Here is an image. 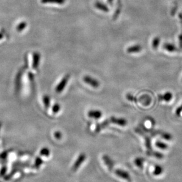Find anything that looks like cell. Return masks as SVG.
I'll return each mask as SVG.
<instances>
[{
	"mask_svg": "<svg viewBox=\"0 0 182 182\" xmlns=\"http://www.w3.org/2000/svg\"><path fill=\"white\" fill-rule=\"evenodd\" d=\"M83 81L87 84L91 85L92 87L94 88H97L100 86V82L98 80L92 78L89 76H85L83 77Z\"/></svg>",
	"mask_w": 182,
	"mask_h": 182,
	"instance_id": "277c9868",
	"label": "cell"
},
{
	"mask_svg": "<svg viewBox=\"0 0 182 182\" xmlns=\"http://www.w3.org/2000/svg\"><path fill=\"white\" fill-rule=\"evenodd\" d=\"M95 6L96 8H97L98 9H100L102 11H104V12L109 11V9L108 8V7L106 5H105L104 4L100 2H96L95 4Z\"/></svg>",
	"mask_w": 182,
	"mask_h": 182,
	"instance_id": "30bf717a",
	"label": "cell"
},
{
	"mask_svg": "<svg viewBox=\"0 0 182 182\" xmlns=\"http://www.w3.org/2000/svg\"><path fill=\"white\" fill-rule=\"evenodd\" d=\"M22 71H20L18 72V75L16 77V89L17 91H18L20 88V85H21V76H22Z\"/></svg>",
	"mask_w": 182,
	"mask_h": 182,
	"instance_id": "7c38bea8",
	"label": "cell"
},
{
	"mask_svg": "<svg viewBox=\"0 0 182 182\" xmlns=\"http://www.w3.org/2000/svg\"><path fill=\"white\" fill-rule=\"evenodd\" d=\"M141 100H143L141 101V102L143 104H146V105H147L150 104V101H151V99L147 96H142L141 98Z\"/></svg>",
	"mask_w": 182,
	"mask_h": 182,
	"instance_id": "d6986e66",
	"label": "cell"
},
{
	"mask_svg": "<svg viewBox=\"0 0 182 182\" xmlns=\"http://www.w3.org/2000/svg\"><path fill=\"white\" fill-rule=\"evenodd\" d=\"M112 1H113V0H108V3L111 4L112 3Z\"/></svg>",
	"mask_w": 182,
	"mask_h": 182,
	"instance_id": "f1b7e54d",
	"label": "cell"
},
{
	"mask_svg": "<svg viewBox=\"0 0 182 182\" xmlns=\"http://www.w3.org/2000/svg\"><path fill=\"white\" fill-rule=\"evenodd\" d=\"M50 155V149L47 147L43 148L40 151V155L45 156V157H49Z\"/></svg>",
	"mask_w": 182,
	"mask_h": 182,
	"instance_id": "4fadbf2b",
	"label": "cell"
},
{
	"mask_svg": "<svg viewBox=\"0 0 182 182\" xmlns=\"http://www.w3.org/2000/svg\"><path fill=\"white\" fill-rule=\"evenodd\" d=\"M172 98V95L169 92L166 93V94H164L163 96H159L160 100L163 99L166 101H169V100H170Z\"/></svg>",
	"mask_w": 182,
	"mask_h": 182,
	"instance_id": "5bb4252c",
	"label": "cell"
},
{
	"mask_svg": "<svg viewBox=\"0 0 182 182\" xmlns=\"http://www.w3.org/2000/svg\"><path fill=\"white\" fill-rule=\"evenodd\" d=\"M69 78H70V75H66L64 76V78H62V79L61 80V81L59 82V83L56 87L55 91H56V93H61L62 91H64V88L66 87V84L68 82Z\"/></svg>",
	"mask_w": 182,
	"mask_h": 182,
	"instance_id": "7a4b0ae2",
	"label": "cell"
},
{
	"mask_svg": "<svg viewBox=\"0 0 182 182\" xmlns=\"http://www.w3.org/2000/svg\"><path fill=\"white\" fill-rule=\"evenodd\" d=\"M182 111V107H180V108H179L177 110V111H176V114H177V115H180V112Z\"/></svg>",
	"mask_w": 182,
	"mask_h": 182,
	"instance_id": "83f0119b",
	"label": "cell"
},
{
	"mask_svg": "<svg viewBox=\"0 0 182 182\" xmlns=\"http://www.w3.org/2000/svg\"><path fill=\"white\" fill-rule=\"evenodd\" d=\"M43 102L45 104L46 108H48L50 107V97L47 95H45L43 98Z\"/></svg>",
	"mask_w": 182,
	"mask_h": 182,
	"instance_id": "9a60e30c",
	"label": "cell"
},
{
	"mask_svg": "<svg viewBox=\"0 0 182 182\" xmlns=\"http://www.w3.org/2000/svg\"><path fill=\"white\" fill-rule=\"evenodd\" d=\"M135 163L137 166V167H141L143 163V160L141 158H136L135 160Z\"/></svg>",
	"mask_w": 182,
	"mask_h": 182,
	"instance_id": "ffe728a7",
	"label": "cell"
},
{
	"mask_svg": "<svg viewBox=\"0 0 182 182\" xmlns=\"http://www.w3.org/2000/svg\"><path fill=\"white\" fill-rule=\"evenodd\" d=\"M26 27H27V23L24 22V21L21 22L17 26V30L18 31V32L22 31Z\"/></svg>",
	"mask_w": 182,
	"mask_h": 182,
	"instance_id": "2e32d148",
	"label": "cell"
},
{
	"mask_svg": "<svg viewBox=\"0 0 182 182\" xmlns=\"http://www.w3.org/2000/svg\"><path fill=\"white\" fill-rule=\"evenodd\" d=\"M162 167L160 166H156L155 167V172H154L155 174L158 175L162 173Z\"/></svg>",
	"mask_w": 182,
	"mask_h": 182,
	"instance_id": "603a6c76",
	"label": "cell"
},
{
	"mask_svg": "<svg viewBox=\"0 0 182 182\" xmlns=\"http://www.w3.org/2000/svg\"><path fill=\"white\" fill-rule=\"evenodd\" d=\"M3 36H3V35H2V33H0V40L2 38V37H3Z\"/></svg>",
	"mask_w": 182,
	"mask_h": 182,
	"instance_id": "f546056e",
	"label": "cell"
},
{
	"mask_svg": "<svg viewBox=\"0 0 182 182\" xmlns=\"http://www.w3.org/2000/svg\"><path fill=\"white\" fill-rule=\"evenodd\" d=\"M42 163H43V160L41 158V157H37L35 163V167L36 169H38Z\"/></svg>",
	"mask_w": 182,
	"mask_h": 182,
	"instance_id": "e0dca14e",
	"label": "cell"
},
{
	"mask_svg": "<svg viewBox=\"0 0 182 182\" xmlns=\"http://www.w3.org/2000/svg\"><path fill=\"white\" fill-rule=\"evenodd\" d=\"M159 43H160L159 38L155 37L153 41V48L155 49H156L157 47L159 45Z\"/></svg>",
	"mask_w": 182,
	"mask_h": 182,
	"instance_id": "44dd1931",
	"label": "cell"
},
{
	"mask_svg": "<svg viewBox=\"0 0 182 182\" xmlns=\"http://www.w3.org/2000/svg\"><path fill=\"white\" fill-rule=\"evenodd\" d=\"M87 157L86 155H85V153H81L78 155V158H76V160H75V163H73L72 167V172L75 173L76 172H77V170L81 167V165H82L84 162L86 160Z\"/></svg>",
	"mask_w": 182,
	"mask_h": 182,
	"instance_id": "6da1fadb",
	"label": "cell"
},
{
	"mask_svg": "<svg viewBox=\"0 0 182 182\" xmlns=\"http://www.w3.org/2000/svg\"><path fill=\"white\" fill-rule=\"evenodd\" d=\"M156 145L161 148H165L166 147V146L164 144H163L162 143H160V142H157L156 143Z\"/></svg>",
	"mask_w": 182,
	"mask_h": 182,
	"instance_id": "4316f807",
	"label": "cell"
},
{
	"mask_svg": "<svg viewBox=\"0 0 182 182\" xmlns=\"http://www.w3.org/2000/svg\"><path fill=\"white\" fill-rule=\"evenodd\" d=\"M60 109V105H59V104H55V105H53V108H52V111H53L55 114H56V113H57L58 112H59Z\"/></svg>",
	"mask_w": 182,
	"mask_h": 182,
	"instance_id": "7402d4cb",
	"label": "cell"
},
{
	"mask_svg": "<svg viewBox=\"0 0 182 182\" xmlns=\"http://www.w3.org/2000/svg\"><path fill=\"white\" fill-rule=\"evenodd\" d=\"M66 0H41L42 3L47 4V3H55L58 4H64Z\"/></svg>",
	"mask_w": 182,
	"mask_h": 182,
	"instance_id": "8fae6325",
	"label": "cell"
},
{
	"mask_svg": "<svg viewBox=\"0 0 182 182\" xmlns=\"http://www.w3.org/2000/svg\"><path fill=\"white\" fill-rule=\"evenodd\" d=\"M40 60V54L38 52H35L33 54V69H37L38 67Z\"/></svg>",
	"mask_w": 182,
	"mask_h": 182,
	"instance_id": "52a82bcc",
	"label": "cell"
},
{
	"mask_svg": "<svg viewBox=\"0 0 182 182\" xmlns=\"http://www.w3.org/2000/svg\"><path fill=\"white\" fill-rule=\"evenodd\" d=\"M6 172H7V167L4 166L0 170V177L5 176Z\"/></svg>",
	"mask_w": 182,
	"mask_h": 182,
	"instance_id": "484cf974",
	"label": "cell"
},
{
	"mask_svg": "<svg viewBox=\"0 0 182 182\" xmlns=\"http://www.w3.org/2000/svg\"><path fill=\"white\" fill-rule=\"evenodd\" d=\"M102 160L105 164L108 167L109 171H111L114 167V164L113 160L111 159V158L108 155H104L102 156Z\"/></svg>",
	"mask_w": 182,
	"mask_h": 182,
	"instance_id": "8992f818",
	"label": "cell"
},
{
	"mask_svg": "<svg viewBox=\"0 0 182 182\" xmlns=\"http://www.w3.org/2000/svg\"><path fill=\"white\" fill-rule=\"evenodd\" d=\"M88 117L92 118L97 119L100 118L102 115V112L98 110H91L89 111L88 113Z\"/></svg>",
	"mask_w": 182,
	"mask_h": 182,
	"instance_id": "ba28073f",
	"label": "cell"
},
{
	"mask_svg": "<svg viewBox=\"0 0 182 182\" xmlns=\"http://www.w3.org/2000/svg\"><path fill=\"white\" fill-rule=\"evenodd\" d=\"M164 48L169 52H173L176 50V47L174 46L170 45V44H165L164 45Z\"/></svg>",
	"mask_w": 182,
	"mask_h": 182,
	"instance_id": "ac0fdd59",
	"label": "cell"
},
{
	"mask_svg": "<svg viewBox=\"0 0 182 182\" xmlns=\"http://www.w3.org/2000/svg\"><path fill=\"white\" fill-rule=\"evenodd\" d=\"M141 49H142V47L140 45L132 46L131 47H128L127 52L128 53H133L140 52Z\"/></svg>",
	"mask_w": 182,
	"mask_h": 182,
	"instance_id": "9c48e42d",
	"label": "cell"
},
{
	"mask_svg": "<svg viewBox=\"0 0 182 182\" xmlns=\"http://www.w3.org/2000/svg\"><path fill=\"white\" fill-rule=\"evenodd\" d=\"M54 136L57 140H60L62 137V134L61 132L57 131H55V133H54Z\"/></svg>",
	"mask_w": 182,
	"mask_h": 182,
	"instance_id": "cb8c5ba5",
	"label": "cell"
},
{
	"mask_svg": "<svg viewBox=\"0 0 182 182\" xmlns=\"http://www.w3.org/2000/svg\"><path fill=\"white\" fill-rule=\"evenodd\" d=\"M110 123H112L114 124H117L119 126H126L127 124V121L124 118H116L114 117H112L109 118Z\"/></svg>",
	"mask_w": 182,
	"mask_h": 182,
	"instance_id": "5b68a950",
	"label": "cell"
},
{
	"mask_svg": "<svg viewBox=\"0 0 182 182\" xmlns=\"http://www.w3.org/2000/svg\"><path fill=\"white\" fill-rule=\"evenodd\" d=\"M115 174L121 179L127 181L128 182H132V179L129 175V174L126 172V170L122 169H116L115 170Z\"/></svg>",
	"mask_w": 182,
	"mask_h": 182,
	"instance_id": "3957f363",
	"label": "cell"
},
{
	"mask_svg": "<svg viewBox=\"0 0 182 182\" xmlns=\"http://www.w3.org/2000/svg\"><path fill=\"white\" fill-rule=\"evenodd\" d=\"M126 98L128 100L132 101V102H136V98L130 93H128L126 96Z\"/></svg>",
	"mask_w": 182,
	"mask_h": 182,
	"instance_id": "d4e9b609",
	"label": "cell"
}]
</instances>
